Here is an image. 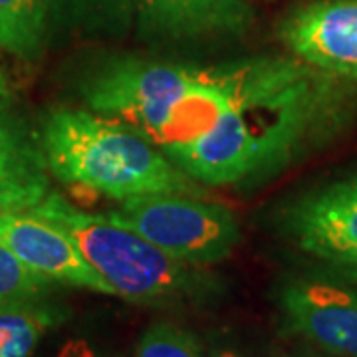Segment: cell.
<instances>
[{"label":"cell","mask_w":357,"mask_h":357,"mask_svg":"<svg viewBox=\"0 0 357 357\" xmlns=\"http://www.w3.org/2000/svg\"><path fill=\"white\" fill-rule=\"evenodd\" d=\"M229 107L215 128L169 159L204 185L264 178L330 139L351 112L349 82L298 58L220 64Z\"/></svg>","instance_id":"1"},{"label":"cell","mask_w":357,"mask_h":357,"mask_svg":"<svg viewBox=\"0 0 357 357\" xmlns=\"http://www.w3.org/2000/svg\"><path fill=\"white\" fill-rule=\"evenodd\" d=\"M40 143L52 177L70 187L126 201L141 195H203L169 155L131 123L74 107L42 117Z\"/></svg>","instance_id":"2"},{"label":"cell","mask_w":357,"mask_h":357,"mask_svg":"<svg viewBox=\"0 0 357 357\" xmlns=\"http://www.w3.org/2000/svg\"><path fill=\"white\" fill-rule=\"evenodd\" d=\"M88 109L141 129L167 155L215 128L229 100L220 66L192 68L133 56L109 58L79 84Z\"/></svg>","instance_id":"3"},{"label":"cell","mask_w":357,"mask_h":357,"mask_svg":"<svg viewBox=\"0 0 357 357\" xmlns=\"http://www.w3.org/2000/svg\"><path fill=\"white\" fill-rule=\"evenodd\" d=\"M28 215L64 230L123 300L163 304L206 290L195 266L171 258L128 225L109 215L86 213L58 192H50Z\"/></svg>","instance_id":"4"},{"label":"cell","mask_w":357,"mask_h":357,"mask_svg":"<svg viewBox=\"0 0 357 357\" xmlns=\"http://www.w3.org/2000/svg\"><path fill=\"white\" fill-rule=\"evenodd\" d=\"M107 215L191 266L225 260L241 241L238 220L229 208L195 195L131 197Z\"/></svg>","instance_id":"5"},{"label":"cell","mask_w":357,"mask_h":357,"mask_svg":"<svg viewBox=\"0 0 357 357\" xmlns=\"http://www.w3.org/2000/svg\"><path fill=\"white\" fill-rule=\"evenodd\" d=\"M294 58L330 76L357 82V0H318L280 26Z\"/></svg>","instance_id":"6"},{"label":"cell","mask_w":357,"mask_h":357,"mask_svg":"<svg viewBox=\"0 0 357 357\" xmlns=\"http://www.w3.org/2000/svg\"><path fill=\"white\" fill-rule=\"evenodd\" d=\"M286 227L302 250L357 268V177L298 199L286 213Z\"/></svg>","instance_id":"7"},{"label":"cell","mask_w":357,"mask_h":357,"mask_svg":"<svg viewBox=\"0 0 357 357\" xmlns=\"http://www.w3.org/2000/svg\"><path fill=\"white\" fill-rule=\"evenodd\" d=\"M0 241L46 280L115 296L76 243L44 218L28 213H0Z\"/></svg>","instance_id":"8"},{"label":"cell","mask_w":357,"mask_h":357,"mask_svg":"<svg viewBox=\"0 0 357 357\" xmlns=\"http://www.w3.org/2000/svg\"><path fill=\"white\" fill-rule=\"evenodd\" d=\"M286 324L321 349L357 357V292L337 284L306 280L284 288Z\"/></svg>","instance_id":"9"},{"label":"cell","mask_w":357,"mask_h":357,"mask_svg":"<svg viewBox=\"0 0 357 357\" xmlns=\"http://www.w3.org/2000/svg\"><path fill=\"white\" fill-rule=\"evenodd\" d=\"M139 34L151 42L238 36L255 20L244 0H135Z\"/></svg>","instance_id":"10"},{"label":"cell","mask_w":357,"mask_h":357,"mask_svg":"<svg viewBox=\"0 0 357 357\" xmlns=\"http://www.w3.org/2000/svg\"><path fill=\"white\" fill-rule=\"evenodd\" d=\"M50 167L38 131L0 98V213H30L50 195Z\"/></svg>","instance_id":"11"},{"label":"cell","mask_w":357,"mask_h":357,"mask_svg":"<svg viewBox=\"0 0 357 357\" xmlns=\"http://www.w3.org/2000/svg\"><path fill=\"white\" fill-rule=\"evenodd\" d=\"M54 0H0V50L18 60H36L46 44Z\"/></svg>","instance_id":"12"},{"label":"cell","mask_w":357,"mask_h":357,"mask_svg":"<svg viewBox=\"0 0 357 357\" xmlns=\"http://www.w3.org/2000/svg\"><path fill=\"white\" fill-rule=\"evenodd\" d=\"M50 284L0 241V312L30 307Z\"/></svg>","instance_id":"13"},{"label":"cell","mask_w":357,"mask_h":357,"mask_svg":"<svg viewBox=\"0 0 357 357\" xmlns=\"http://www.w3.org/2000/svg\"><path fill=\"white\" fill-rule=\"evenodd\" d=\"M50 324V314L36 307L0 312V357H28Z\"/></svg>","instance_id":"14"},{"label":"cell","mask_w":357,"mask_h":357,"mask_svg":"<svg viewBox=\"0 0 357 357\" xmlns=\"http://www.w3.org/2000/svg\"><path fill=\"white\" fill-rule=\"evenodd\" d=\"M70 8L77 22L89 30L119 34L128 28L131 14L135 13V0H54Z\"/></svg>","instance_id":"15"},{"label":"cell","mask_w":357,"mask_h":357,"mask_svg":"<svg viewBox=\"0 0 357 357\" xmlns=\"http://www.w3.org/2000/svg\"><path fill=\"white\" fill-rule=\"evenodd\" d=\"M135 357H203L191 332L173 324H155L143 333Z\"/></svg>","instance_id":"16"},{"label":"cell","mask_w":357,"mask_h":357,"mask_svg":"<svg viewBox=\"0 0 357 357\" xmlns=\"http://www.w3.org/2000/svg\"><path fill=\"white\" fill-rule=\"evenodd\" d=\"M56 357H100V354L86 340H68Z\"/></svg>","instance_id":"17"},{"label":"cell","mask_w":357,"mask_h":357,"mask_svg":"<svg viewBox=\"0 0 357 357\" xmlns=\"http://www.w3.org/2000/svg\"><path fill=\"white\" fill-rule=\"evenodd\" d=\"M0 98H8V82H6V76L2 74V70H0Z\"/></svg>","instance_id":"18"},{"label":"cell","mask_w":357,"mask_h":357,"mask_svg":"<svg viewBox=\"0 0 357 357\" xmlns=\"http://www.w3.org/2000/svg\"><path fill=\"white\" fill-rule=\"evenodd\" d=\"M215 357H241V356H236L234 351H227V349H225V351H218Z\"/></svg>","instance_id":"19"},{"label":"cell","mask_w":357,"mask_h":357,"mask_svg":"<svg viewBox=\"0 0 357 357\" xmlns=\"http://www.w3.org/2000/svg\"><path fill=\"white\" fill-rule=\"evenodd\" d=\"M347 274H349L354 280H357V268H347Z\"/></svg>","instance_id":"20"}]
</instances>
